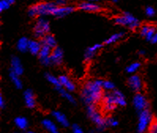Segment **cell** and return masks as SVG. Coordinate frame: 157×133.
Masks as SVG:
<instances>
[{"label":"cell","mask_w":157,"mask_h":133,"mask_svg":"<svg viewBox=\"0 0 157 133\" xmlns=\"http://www.w3.org/2000/svg\"><path fill=\"white\" fill-rule=\"evenodd\" d=\"M139 54H141V55H143V54H145V51H144V50H140V51H139Z\"/></svg>","instance_id":"60d3db41"},{"label":"cell","mask_w":157,"mask_h":133,"mask_svg":"<svg viewBox=\"0 0 157 133\" xmlns=\"http://www.w3.org/2000/svg\"><path fill=\"white\" fill-rule=\"evenodd\" d=\"M52 50L53 49L49 47L48 46H45V45H42V47H41L39 53V58L40 60L41 63H42L44 65H52L50 60V56L52 53Z\"/></svg>","instance_id":"30bf717a"},{"label":"cell","mask_w":157,"mask_h":133,"mask_svg":"<svg viewBox=\"0 0 157 133\" xmlns=\"http://www.w3.org/2000/svg\"><path fill=\"white\" fill-rule=\"evenodd\" d=\"M74 10V8L73 6H57L56 10L54 12L53 16L56 17H66L67 15L70 14L71 13H73Z\"/></svg>","instance_id":"7c38bea8"},{"label":"cell","mask_w":157,"mask_h":133,"mask_svg":"<svg viewBox=\"0 0 157 133\" xmlns=\"http://www.w3.org/2000/svg\"><path fill=\"white\" fill-rule=\"evenodd\" d=\"M133 104L135 109L138 111L139 113L146 109H148V101L144 94L138 92L135 94L133 99Z\"/></svg>","instance_id":"ba28073f"},{"label":"cell","mask_w":157,"mask_h":133,"mask_svg":"<svg viewBox=\"0 0 157 133\" xmlns=\"http://www.w3.org/2000/svg\"><path fill=\"white\" fill-rule=\"evenodd\" d=\"M10 63H11V70L10 71L21 76L24 72V68H23L22 64L21 62L20 59L17 57H13L11 58Z\"/></svg>","instance_id":"2e32d148"},{"label":"cell","mask_w":157,"mask_h":133,"mask_svg":"<svg viewBox=\"0 0 157 133\" xmlns=\"http://www.w3.org/2000/svg\"><path fill=\"white\" fill-rule=\"evenodd\" d=\"M15 133H22V132H15Z\"/></svg>","instance_id":"7dc6e473"},{"label":"cell","mask_w":157,"mask_h":133,"mask_svg":"<svg viewBox=\"0 0 157 133\" xmlns=\"http://www.w3.org/2000/svg\"><path fill=\"white\" fill-rule=\"evenodd\" d=\"M89 133H95L94 130H92V131H89Z\"/></svg>","instance_id":"f6af8a7d"},{"label":"cell","mask_w":157,"mask_h":133,"mask_svg":"<svg viewBox=\"0 0 157 133\" xmlns=\"http://www.w3.org/2000/svg\"><path fill=\"white\" fill-rule=\"evenodd\" d=\"M106 124L107 126H110V127H116L118 124V121L116 119L113 118V117H108L107 119H106Z\"/></svg>","instance_id":"d6a6232c"},{"label":"cell","mask_w":157,"mask_h":133,"mask_svg":"<svg viewBox=\"0 0 157 133\" xmlns=\"http://www.w3.org/2000/svg\"><path fill=\"white\" fill-rule=\"evenodd\" d=\"M57 5L52 2H41L32 6L29 9L30 17H44L47 15H53Z\"/></svg>","instance_id":"7a4b0ae2"},{"label":"cell","mask_w":157,"mask_h":133,"mask_svg":"<svg viewBox=\"0 0 157 133\" xmlns=\"http://www.w3.org/2000/svg\"><path fill=\"white\" fill-rule=\"evenodd\" d=\"M10 80L12 81V83H13L16 88L17 89H21L23 87V84H22V81H21V79H20L19 77V75L17 74L14 73L13 72L10 71Z\"/></svg>","instance_id":"484cf974"},{"label":"cell","mask_w":157,"mask_h":133,"mask_svg":"<svg viewBox=\"0 0 157 133\" xmlns=\"http://www.w3.org/2000/svg\"><path fill=\"white\" fill-rule=\"evenodd\" d=\"M41 47H42V43H41V42H39V41L36 40L29 41V51L32 54H34V55L39 54Z\"/></svg>","instance_id":"44dd1931"},{"label":"cell","mask_w":157,"mask_h":133,"mask_svg":"<svg viewBox=\"0 0 157 133\" xmlns=\"http://www.w3.org/2000/svg\"><path fill=\"white\" fill-rule=\"evenodd\" d=\"M155 32H156V29H155V27H154V26L150 25L149 29H148V32L146 33L145 36H144V38H145V39H146V40L151 41V38L153 37L154 34H155Z\"/></svg>","instance_id":"4dcf8cb0"},{"label":"cell","mask_w":157,"mask_h":133,"mask_svg":"<svg viewBox=\"0 0 157 133\" xmlns=\"http://www.w3.org/2000/svg\"><path fill=\"white\" fill-rule=\"evenodd\" d=\"M49 31H50V24L48 22V20L43 17L37 19L35 26H34L35 36L36 38L42 39L44 35L48 34Z\"/></svg>","instance_id":"8992f818"},{"label":"cell","mask_w":157,"mask_h":133,"mask_svg":"<svg viewBox=\"0 0 157 133\" xmlns=\"http://www.w3.org/2000/svg\"><path fill=\"white\" fill-rule=\"evenodd\" d=\"M78 8L85 12H98L101 8L99 5L93 2H84L79 4Z\"/></svg>","instance_id":"5bb4252c"},{"label":"cell","mask_w":157,"mask_h":133,"mask_svg":"<svg viewBox=\"0 0 157 133\" xmlns=\"http://www.w3.org/2000/svg\"><path fill=\"white\" fill-rule=\"evenodd\" d=\"M150 28V25L149 24H144V25H143L141 28H140V35H142L143 37L145 36L146 33L148 32V29H149Z\"/></svg>","instance_id":"e575fe53"},{"label":"cell","mask_w":157,"mask_h":133,"mask_svg":"<svg viewBox=\"0 0 157 133\" xmlns=\"http://www.w3.org/2000/svg\"><path fill=\"white\" fill-rule=\"evenodd\" d=\"M15 125L21 130H25L29 126V121L25 117L23 116H18L14 120Z\"/></svg>","instance_id":"d4e9b609"},{"label":"cell","mask_w":157,"mask_h":133,"mask_svg":"<svg viewBox=\"0 0 157 133\" xmlns=\"http://www.w3.org/2000/svg\"><path fill=\"white\" fill-rule=\"evenodd\" d=\"M63 50L60 47L56 46L52 50V53L50 56L52 65H60L63 62Z\"/></svg>","instance_id":"8fae6325"},{"label":"cell","mask_w":157,"mask_h":133,"mask_svg":"<svg viewBox=\"0 0 157 133\" xmlns=\"http://www.w3.org/2000/svg\"><path fill=\"white\" fill-rule=\"evenodd\" d=\"M115 22L117 24L122 26H128L131 30L137 29L140 26V22L136 17L129 13H124L122 16L115 18Z\"/></svg>","instance_id":"5b68a950"},{"label":"cell","mask_w":157,"mask_h":133,"mask_svg":"<svg viewBox=\"0 0 157 133\" xmlns=\"http://www.w3.org/2000/svg\"><path fill=\"white\" fill-rule=\"evenodd\" d=\"M59 79L60 83H61V86L63 88L67 89V91H69L70 92L74 91L75 90V83L69 78V76H66V75H62V76H59Z\"/></svg>","instance_id":"4fadbf2b"},{"label":"cell","mask_w":157,"mask_h":133,"mask_svg":"<svg viewBox=\"0 0 157 133\" xmlns=\"http://www.w3.org/2000/svg\"><path fill=\"white\" fill-rule=\"evenodd\" d=\"M128 84L133 91L137 93L140 92L142 91L143 87H144L142 79L139 75H137V74H134V75H132V76H129V79H128Z\"/></svg>","instance_id":"9c48e42d"},{"label":"cell","mask_w":157,"mask_h":133,"mask_svg":"<svg viewBox=\"0 0 157 133\" xmlns=\"http://www.w3.org/2000/svg\"><path fill=\"white\" fill-rule=\"evenodd\" d=\"M57 91L59 93V94H61V96L63 97V98H64L65 99H67L68 102H70V103L72 104H76V100L75 98L73 97V95L70 93V91H67V89L63 88V87H57Z\"/></svg>","instance_id":"7402d4cb"},{"label":"cell","mask_w":157,"mask_h":133,"mask_svg":"<svg viewBox=\"0 0 157 133\" xmlns=\"http://www.w3.org/2000/svg\"><path fill=\"white\" fill-rule=\"evenodd\" d=\"M147 131L148 133H157V119H153Z\"/></svg>","instance_id":"1f68e13d"},{"label":"cell","mask_w":157,"mask_h":133,"mask_svg":"<svg viewBox=\"0 0 157 133\" xmlns=\"http://www.w3.org/2000/svg\"><path fill=\"white\" fill-rule=\"evenodd\" d=\"M6 1H7V2H9L10 4H12V3H13V2H14L15 0H6Z\"/></svg>","instance_id":"b9f144b4"},{"label":"cell","mask_w":157,"mask_h":133,"mask_svg":"<svg viewBox=\"0 0 157 133\" xmlns=\"http://www.w3.org/2000/svg\"><path fill=\"white\" fill-rule=\"evenodd\" d=\"M153 116L148 109L141 111L139 113L138 123H137V133H144L148 130V127L153 120Z\"/></svg>","instance_id":"277c9868"},{"label":"cell","mask_w":157,"mask_h":133,"mask_svg":"<svg viewBox=\"0 0 157 133\" xmlns=\"http://www.w3.org/2000/svg\"><path fill=\"white\" fill-rule=\"evenodd\" d=\"M124 35V32L123 31H121V32H117V33L115 34H112L111 36L108 38V39H106L104 41L106 44L107 45H110V44H112V43H115V42H118V40H120L122 38V36Z\"/></svg>","instance_id":"4316f807"},{"label":"cell","mask_w":157,"mask_h":133,"mask_svg":"<svg viewBox=\"0 0 157 133\" xmlns=\"http://www.w3.org/2000/svg\"><path fill=\"white\" fill-rule=\"evenodd\" d=\"M103 88L107 91H111L115 90V84L109 80H103Z\"/></svg>","instance_id":"f546056e"},{"label":"cell","mask_w":157,"mask_h":133,"mask_svg":"<svg viewBox=\"0 0 157 133\" xmlns=\"http://www.w3.org/2000/svg\"><path fill=\"white\" fill-rule=\"evenodd\" d=\"M42 125L48 133H60L57 126L55 124L52 120H49V119H44L43 120Z\"/></svg>","instance_id":"ffe728a7"},{"label":"cell","mask_w":157,"mask_h":133,"mask_svg":"<svg viewBox=\"0 0 157 133\" xmlns=\"http://www.w3.org/2000/svg\"><path fill=\"white\" fill-rule=\"evenodd\" d=\"M103 45L100 44V43H96L93 46H90L87 50H85V59L86 61H90L92 58L95 56L96 51H98L100 49L102 48Z\"/></svg>","instance_id":"ac0fdd59"},{"label":"cell","mask_w":157,"mask_h":133,"mask_svg":"<svg viewBox=\"0 0 157 133\" xmlns=\"http://www.w3.org/2000/svg\"><path fill=\"white\" fill-rule=\"evenodd\" d=\"M40 42L42 45L48 46L52 49L56 48V46H57V42H56V38H55L54 35H51V34H47L46 35H44L41 39Z\"/></svg>","instance_id":"d6986e66"},{"label":"cell","mask_w":157,"mask_h":133,"mask_svg":"<svg viewBox=\"0 0 157 133\" xmlns=\"http://www.w3.org/2000/svg\"><path fill=\"white\" fill-rule=\"evenodd\" d=\"M27 133H36V132H35V131H28Z\"/></svg>","instance_id":"ee69618b"},{"label":"cell","mask_w":157,"mask_h":133,"mask_svg":"<svg viewBox=\"0 0 157 133\" xmlns=\"http://www.w3.org/2000/svg\"><path fill=\"white\" fill-rule=\"evenodd\" d=\"M29 39L26 37H21L18 39L17 42V48L21 52H26L29 50Z\"/></svg>","instance_id":"603a6c76"},{"label":"cell","mask_w":157,"mask_h":133,"mask_svg":"<svg viewBox=\"0 0 157 133\" xmlns=\"http://www.w3.org/2000/svg\"><path fill=\"white\" fill-rule=\"evenodd\" d=\"M87 114L90 120L94 123L97 127L98 131H103L107 126L106 119L103 117L100 111L97 109L95 105H89L87 107Z\"/></svg>","instance_id":"3957f363"},{"label":"cell","mask_w":157,"mask_h":133,"mask_svg":"<svg viewBox=\"0 0 157 133\" xmlns=\"http://www.w3.org/2000/svg\"><path fill=\"white\" fill-rule=\"evenodd\" d=\"M112 1H113V2H118V0H112Z\"/></svg>","instance_id":"bcb514c9"},{"label":"cell","mask_w":157,"mask_h":133,"mask_svg":"<svg viewBox=\"0 0 157 133\" xmlns=\"http://www.w3.org/2000/svg\"><path fill=\"white\" fill-rule=\"evenodd\" d=\"M140 67V63L138 61H135V62L129 64L126 68V71L129 74H133L137 72Z\"/></svg>","instance_id":"f1b7e54d"},{"label":"cell","mask_w":157,"mask_h":133,"mask_svg":"<svg viewBox=\"0 0 157 133\" xmlns=\"http://www.w3.org/2000/svg\"><path fill=\"white\" fill-rule=\"evenodd\" d=\"M5 106H6V102L4 100L2 94H0V107H1L2 109H3L5 108Z\"/></svg>","instance_id":"74e56055"},{"label":"cell","mask_w":157,"mask_h":133,"mask_svg":"<svg viewBox=\"0 0 157 133\" xmlns=\"http://www.w3.org/2000/svg\"><path fill=\"white\" fill-rule=\"evenodd\" d=\"M24 99L27 107L33 109L36 106V98L35 94H33L32 90H26L24 92Z\"/></svg>","instance_id":"9a60e30c"},{"label":"cell","mask_w":157,"mask_h":133,"mask_svg":"<svg viewBox=\"0 0 157 133\" xmlns=\"http://www.w3.org/2000/svg\"><path fill=\"white\" fill-rule=\"evenodd\" d=\"M52 116L55 118V120L59 123L60 125H62L63 127H67L70 125V123H69V120H67V116H65L64 113L59 112V111H54L52 113Z\"/></svg>","instance_id":"e0dca14e"},{"label":"cell","mask_w":157,"mask_h":133,"mask_svg":"<svg viewBox=\"0 0 157 133\" xmlns=\"http://www.w3.org/2000/svg\"><path fill=\"white\" fill-rule=\"evenodd\" d=\"M45 78H46L47 80L49 83L54 85L56 87V88L61 87V83H60V81H59V77H56V76H53V75H52L50 73H46L45 74Z\"/></svg>","instance_id":"83f0119b"},{"label":"cell","mask_w":157,"mask_h":133,"mask_svg":"<svg viewBox=\"0 0 157 133\" xmlns=\"http://www.w3.org/2000/svg\"><path fill=\"white\" fill-rule=\"evenodd\" d=\"M88 1H89V2H97L98 0H88Z\"/></svg>","instance_id":"7bdbcfd3"},{"label":"cell","mask_w":157,"mask_h":133,"mask_svg":"<svg viewBox=\"0 0 157 133\" xmlns=\"http://www.w3.org/2000/svg\"><path fill=\"white\" fill-rule=\"evenodd\" d=\"M150 42H151V43H157V31L155 32V34H154L153 37L151 38V39Z\"/></svg>","instance_id":"ab89813d"},{"label":"cell","mask_w":157,"mask_h":133,"mask_svg":"<svg viewBox=\"0 0 157 133\" xmlns=\"http://www.w3.org/2000/svg\"><path fill=\"white\" fill-rule=\"evenodd\" d=\"M102 102H103V108L106 112H112L118 106L112 91L104 94V97L102 98Z\"/></svg>","instance_id":"52a82bcc"},{"label":"cell","mask_w":157,"mask_h":133,"mask_svg":"<svg viewBox=\"0 0 157 133\" xmlns=\"http://www.w3.org/2000/svg\"><path fill=\"white\" fill-rule=\"evenodd\" d=\"M72 131L73 133H85L83 129L78 124H74L72 126Z\"/></svg>","instance_id":"d590c367"},{"label":"cell","mask_w":157,"mask_h":133,"mask_svg":"<svg viewBox=\"0 0 157 133\" xmlns=\"http://www.w3.org/2000/svg\"><path fill=\"white\" fill-rule=\"evenodd\" d=\"M66 3H67V0H56V5L57 6H65Z\"/></svg>","instance_id":"f35d334b"},{"label":"cell","mask_w":157,"mask_h":133,"mask_svg":"<svg viewBox=\"0 0 157 133\" xmlns=\"http://www.w3.org/2000/svg\"><path fill=\"white\" fill-rule=\"evenodd\" d=\"M112 92L114 94V96H115L117 105H119V106H125L126 105V101L124 94L118 90H113Z\"/></svg>","instance_id":"cb8c5ba5"},{"label":"cell","mask_w":157,"mask_h":133,"mask_svg":"<svg viewBox=\"0 0 157 133\" xmlns=\"http://www.w3.org/2000/svg\"><path fill=\"white\" fill-rule=\"evenodd\" d=\"M102 85V79L88 80L84 84L81 91V97L84 103L88 105H96L102 101V98L104 97V88Z\"/></svg>","instance_id":"6da1fadb"},{"label":"cell","mask_w":157,"mask_h":133,"mask_svg":"<svg viewBox=\"0 0 157 133\" xmlns=\"http://www.w3.org/2000/svg\"><path fill=\"white\" fill-rule=\"evenodd\" d=\"M145 13L148 15V17H152L155 14V9L151 6H148L145 9Z\"/></svg>","instance_id":"8d00e7d4"},{"label":"cell","mask_w":157,"mask_h":133,"mask_svg":"<svg viewBox=\"0 0 157 133\" xmlns=\"http://www.w3.org/2000/svg\"><path fill=\"white\" fill-rule=\"evenodd\" d=\"M10 4L6 1V0H1L0 1V11L2 12L4 10L7 9L10 7Z\"/></svg>","instance_id":"836d02e7"}]
</instances>
